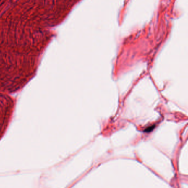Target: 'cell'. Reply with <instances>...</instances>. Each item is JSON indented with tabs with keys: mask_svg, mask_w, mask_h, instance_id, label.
Listing matches in <instances>:
<instances>
[{
	"mask_svg": "<svg viewBox=\"0 0 188 188\" xmlns=\"http://www.w3.org/2000/svg\"><path fill=\"white\" fill-rule=\"evenodd\" d=\"M153 128H154V126H153V127H148L147 129H146V130H145V132H150V131H152V130L153 129Z\"/></svg>",
	"mask_w": 188,
	"mask_h": 188,
	"instance_id": "obj_1",
	"label": "cell"
}]
</instances>
